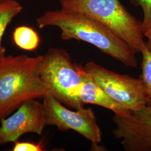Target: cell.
I'll return each mask as SVG.
<instances>
[{
    "instance_id": "cell-1",
    "label": "cell",
    "mask_w": 151,
    "mask_h": 151,
    "mask_svg": "<svg viewBox=\"0 0 151 151\" xmlns=\"http://www.w3.org/2000/svg\"><path fill=\"white\" fill-rule=\"evenodd\" d=\"M43 29L56 27L64 40L76 39L91 44L105 54L130 67H137L135 50L101 23L86 15L65 8L45 11L37 19Z\"/></svg>"
},
{
    "instance_id": "cell-2",
    "label": "cell",
    "mask_w": 151,
    "mask_h": 151,
    "mask_svg": "<svg viewBox=\"0 0 151 151\" xmlns=\"http://www.w3.org/2000/svg\"><path fill=\"white\" fill-rule=\"evenodd\" d=\"M43 55H0V120L23 103L44 98L48 88L40 77Z\"/></svg>"
},
{
    "instance_id": "cell-3",
    "label": "cell",
    "mask_w": 151,
    "mask_h": 151,
    "mask_svg": "<svg viewBox=\"0 0 151 151\" xmlns=\"http://www.w3.org/2000/svg\"><path fill=\"white\" fill-rule=\"evenodd\" d=\"M62 8L91 17L109 29L135 52L146 47L142 22L127 11L119 0H59Z\"/></svg>"
},
{
    "instance_id": "cell-4",
    "label": "cell",
    "mask_w": 151,
    "mask_h": 151,
    "mask_svg": "<svg viewBox=\"0 0 151 151\" xmlns=\"http://www.w3.org/2000/svg\"><path fill=\"white\" fill-rule=\"evenodd\" d=\"M85 72L84 67L73 63L64 49H49L43 55L40 77L49 94L76 110L84 106L79 95Z\"/></svg>"
},
{
    "instance_id": "cell-5",
    "label": "cell",
    "mask_w": 151,
    "mask_h": 151,
    "mask_svg": "<svg viewBox=\"0 0 151 151\" xmlns=\"http://www.w3.org/2000/svg\"><path fill=\"white\" fill-rule=\"evenodd\" d=\"M84 69L108 95L132 112L147 106L145 89L139 78L119 74L93 62L87 63Z\"/></svg>"
},
{
    "instance_id": "cell-6",
    "label": "cell",
    "mask_w": 151,
    "mask_h": 151,
    "mask_svg": "<svg viewBox=\"0 0 151 151\" xmlns=\"http://www.w3.org/2000/svg\"><path fill=\"white\" fill-rule=\"evenodd\" d=\"M47 125H53L60 131L72 130L97 146L102 134L97 119L91 108L70 110L50 95L44 97Z\"/></svg>"
},
{
    "instance_id": "cell-7",
    "label": "cell",
    "mask_w": 151,
    "mask_h": 151,
    "mask_svg": "<svg viewBox=\"0 0 151 151\" xmlns=\"http://www.w3.org/2000/svg\"><path fill=\"white\" fill-rule=\"evenodd\" d=\"M46 125L43 103L36 99L27 101L11 116L1 120L0 145L15 143L27 133L40 135Z\"/></svg>"
},
{
    "instance_id": "cell-8",
    "label": "cell",
    "mask_w": 151,
    "mask_h": 151,
    "mask_svg": "<svg viewBox=\"0 0 151 151\" xmlns=\"http://www.w3.org/2000/svg\"><path fill=\"white\" fill-rule=\"evenodd\" d=\"M113 134L126 151H151V107L146 106L128 116L115 114Z\"/></svg>"
},
{
    "instance_id": "cell-9",
    "label": "cell",
    "mask_w": 151,
    "mask_h": 151,
    "mask_svg": "<svg viewBox=\"0 0 151 151\" xmlns=\"http://www.w3.org/2000/svg\"><path fill=\"white\" fill-rule=\"evenodd\" d=\"M79 96L83 105H98L110 110L115 114L122 116H129L133 113L108 95L86 71L83 76Z\"/></svg>"
},
{
    "instance_id": "cell-10",
    "label": "cell",
    "mask_w": 151,
    "mask_h": 151,
    "mask_svg": "<svg viewBox=\"0 0 151 151\" xmlns=\"http://www.w3.org/2000/svg\"><path fill=\"white\" fill-rule=\"evenodd\" d=\"M12 40L18 48L26 51H33L38 48L40 38L32 27L22 25L15 28L12 32Z\"/></svg>"
},
{
    "instance_id": "cell-11",
    "label": "cell",
    "mask_w": 151,
    "mask_h": 151,
    "mask_svg": "<svg viewBox=\"0 0 151 151\" xmlns=\"http://www.w3.org/2000/svg\"><path fill=\"white\" fill-rule=\"evenodd\" d=\"M22 5L15 0L0 2V55L5 54L6 48L2 45V37L7 26L22 10Z\"/></svg>"
},
{
    "instance_id": "cell-12",
    "label": "cell",
    "mask_w": 151,
    "mask_h": 151,
    "mask_svg": "<svg viewBox=\"0 0 151 151\" xmlns=\"http://www.w3.org/2000/svg\"><path fill=\"white\" fill-rule=\"evenodd\" d=\"M141 53L142 54V73L139 78L145 89L147 98V106L151 107V53L146 46Z\"/></svg>"
},
{
    "instance_id": "cell-13",
    "label": "cell",
    "mask_w": 151,
    "mask_h": 151,
    "mask_svg": "<svg viewBox=\"0 0 151 151\" xmlns=\"http://www.w3.org/2000/svg\"><path fill=\"white\" fill-rule=\"evenodd\" d=\"M130 2L135 6H140L143 12L142 22V31L146 32L151 27V0H129Z\"/></svg>"
},
{
    "instance_id": "cell-14",
    "label": "cell",
    "mask_w": 151,
    "mask_h": 151,
    "mask_svg": "<svg viewBox=\"0 0 151 151\" xmlns=\"http://www.w3.org/2000/svg\"><path fill=\"white\" fill-rule=\"evenodd\" d=\"M43 144L42 142L38 143L32 142H15L13 151H42L44 150Z\"/></svg>"
},
{
    "instance_id": "cell-15",
    "label": "cell",
    "mask_w": 151,
    "mask_h": 151,
    "mask_svg": "<svg viewBox=\"0 0 151 151\" xmlns=\"http://www.w3.org/2000/svg\"><path fill=\"white\" fill-rule=\"evenodd\" d=\"M144 36L147 39V41L146 42V47L151 53V27L144 32Z\"/></svg>"
},
{
    "instance_id": "cell-16",
    "label": "cell",
    "mask_w": 151,
    "mask_h": 151,
    "mask_svg": "<svg viewBox=\"0 0 151 151\" xmlns=\"http://www.w3.org/2000/svg\"><path fill=\"white\" fill-rule=\"evenodd\" d=\"M6 1H8V0H0V2H4Z\"/></svg>"
}]
</instances>
